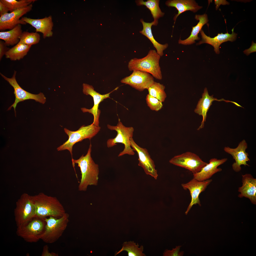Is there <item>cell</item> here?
I'll return each mask as SVG.
<instances>
[{
	"mask_svg": "<svg viewBox=\"0 0 256 256\" xmlns=\"http://www.w3.org/2000/svg\"><path fill=\"white\" fill-rule=\"evenodd\" d=\"M165 4L169 7H175L178 11V13L174 18V23L178 17L181 13L187 11L195 13L202 8L193 0H169L166 1Z\"/></svg>",
	"mask_w": 256,
	"mask_h": 256,
	"instance_id": "cell-22",
	"label": "cell"
},
{
	"mask_svg": "<svg viewBox=\"0 0 256 256\" xmlns=\"http://www.w3.org/2000/svg\"><path fill=\"white\" fill-rule=\"evenodd\" d=\"M215 101H224L227 102H230L237 105V103L233 101L226 100L223 99L218 100L213 97V95L210 96L206 88L204 90V92L202 94V97L198 101L196 108L194 110L195 112L199 115L202 116V120L201 125L197 130H199L203 128L204 126V122L206 121L207 113L212 102Z\"/></svg>",
	"mask_w": 256,
	"mask_h": 256,
	"instance_id": "cell-19",
	"label": "cell"
},
{
	"mask_svg": "<svg viewBox=\"0 0 256 256\" xmlns=\"http://www.w3.org/2000/svg\"><path fill=\"white\" fill-rule=\"evenodd\" d=\"M125 251L128 252V256H145L146 255L143 253V247L141 246L139 247L138 244L133 241L124 242L121 249L116 253L115 256L122 251Z\"/></svg>",
	"mask_w": 256,
	"mask_h": 256,
	"instance_id": "cell-28",
	"label": "cell"
},
{
	"mask_svg": "<svg viewBox=\"0 0 256 256\" xmlns=\"http://www.w3.org/2000/svg\"><path fill=\"white\" fill-rule=\"evenodd\" d=\"M83 93L86 95H89L93 98L94 105L90 109L85 108H82L81 109L83 113L88 112L93 115L94 119L92 123L96 126H99V118L101 114V110L99 109V105L103 100L107 98H110V94L114 91L117 90L118 87L116 88L110 92L105 94L102 95L96 91L93 87L91 85L84 83L82 85Z\"/></svg>",
	"mask_w": 256,
	"mask_h": 256,
	"instance_id": "cell-11",
	"label": "cell"
},
{
	"mask_svg": "<svg viewBox=\"0 0 256 256\" xmlns=\"http://www.w3.org/2000/svg\"><path fill=\"white\" fill-rule=\"evenodd\" d=\"M195 18L199 22L197 24L192 27L191 34L187 38L183 40L179 39L178 41L179 44L184 45H189L195 43L196 40H199L200 38L198 36V34L202 30L203 26L207 23L209 20L207 15L204 14L202 15L196 14Z\"/></svg>",
	"mask_w": 256,
	"mask_h": 256,
	"instance_id": "cell-23",
	"label": "cell"
},
{
	"mask_svg": "<svg viewBox=\"0 0 256 256\" xmlns=\"http://www.w3.org/2000/svg\"><path fill=\"white\" fill-rule=\"evenodd\" d=\"M181 246H176V247L173 248L172 250H166L163 254L164 256H182L184 254V251H180V249Z\"/></svg>",
	"mask_w": 256,
	"mask_h": 256,
	"instance_id": "cell-33",
	"label": "cell"
},
{
	"mask_svg": "<svg viewBox=\"0 0 256 256\" xmlns=\"http://www.w3.org/2000/svg\"><path fill=\"white\" fill-rule=\"evenodd\" d=\"M256 43H255L253 41H252V43L251 45L250 48L247 49L243 51V52L247 55H248L252 53L256 52Z\"/></svg>",
	"mask_w": 256,
	"mask_h": 256,
	"instance_id": "cell-36",
	"label": "cell"
},
{
	"mask_svg": "<svg viewBox=\"0 0 256 256\" xmlns=\"http://www.w3.org/2000/svg\"><path fill=\"white\" fill-rule=\"evenodd\" d=\"M9 11L8 8L0 0V15L1 16Z\"/></svg>",
	"mask_w": 256,
	"mask_h": 256,
	"instance_id": "cell-37",
	"label": "cell"
},
{
	"mask_svg": "<svg viewBox=\"0 0 256 256\" xmlns=\"http://www.w3.org/2000/svg\"><path fill=\"white\" fill-rule=\"evenodd\" d=\"M22 32L21 25L19 24L9 31L0 32V39L5 41L6 46H13L19 42V37Z\"/></svg>",
	"mask_w": 256,
	"mask_h": 256,
	"instance_id": "cell-25",
	"label": "cell"
},
{
	"mask_svg": "<svg viewBox=\"0 0 256 256\" xmlns=\"http://www.w3.org/2000/svg\"><path fill=\"white\" fill-rule=\"evenodd\" d=\"M233 29L234 28L232 29L231 34L228 32L225 34L218 33L216 36L213 38L207 36L201 30L200 32L201 40L197 44V45H200L204 43L210 44L214 47L215 53L219 54L220 53L219 47L222 43L228 41L233 42L236 40L237 34L233 32Z\"/></svg>",
	"mask_w": 256,
	"mask_h": 256,
	"instance_id": "cell-18",
	"label": "cell"
},
{
	"mask_svg": "<svg viewBox=\"0 0 256 256\" xmlns=\"http://www.w3.org/2000/svg\"><path fill=\"white\" fill-rule=\"evenodd\" d=\"M109 129L116 131L117 134L114 138H110L107 141V146L110 148L116 145L118 143H121L124 145V148L123 151L119 154L120 157L125 155H133L135 153L131 146L130 139L133 137L134 128L133 127H127L124 126L119 118L118 122L115 126L107 125Z\"/></svg>",
	"mask_w": 256,
	"mask_h": 256,
	"instance_id": "cell-6",
	"label": "cell"
},
{
	"mask_svg": "<svg viewBox=\"0 0 256 256\" xmlns=\"http://www.w3.org/2000/svg\"><path fill=\"white\" fill-rule=\"evenodd\" d=\"M214 2L215 4L216 5L215 8L216 10L218 9L219 6L221 5H229V2L226 0H214Z\"/></svg>",
	"mask_w": 256,
	"mask_h": 256,
	"instance_id": "cell-38",
	"label": "cell"
},
{
	"mask_svg": "<svg viewBox=\"0 0 256 256\" xmlns=\"http://www.w3.org/2000/svg\"><path fill=\"white\" fill-rule=\"evenodd\" d=\"M101 127L92 123L87 126L83 125L77 130L71 131L65 128V133L68 136V140L57 148L58 151L67 150L70 152L72 157V150L73 145L76 143L86 139L90 140L99 132Z\"/></svg>",
	"mask_w": 256,
	"mask_h": 256,
	"instance_id": "cell-5",
	"label": "cell"
},
{
	"mask_svg": "<svg viewBox=\"0 0 256 256\" xmlns=\"http://www.w3.org/2000/svg\"><path fill=\"white\" fill-rule=\"evenodd\" d=\"M41 256H58L57 253L52 252H50L49 251V247L47 245H44L43 248Z\"/></svg>",
	"mask_w": 256,
	"mask_h": 256,
	"instance_id": "cell-34",
	"label": "cell"
},
{
	"mask_svg": "<svg viewBox=\"0 0 256 256\" xmlns=\"http://www.w3.org/2000/svg\"><path fill=\"white\" fill-rule=\"evenodd\" d=\"M242 186L238 187V195L240 198L245 197L249 199L253 204L256 203V179L250 174L242 175Z\"/></svg>",
	"mask_w": 256,
	"mask_h": 256,
	"instance_id": "cell-17",
	"label": "cell"
},
{
	"mask_svg": "<svg viewBox=\"0 0 256 256\" xmlns=\"http://www.w3.org/2000/svg\"><path fill=\"white\" fill-rule=\"evenodd\" d=\"M247 146V143L243 139L239 143L235 148H232L227 146L224 148V151L231 155L235 160L232 165V167L235 172H238L241 171V166L242 165L250 166L247 163L250 161L248 157V154L246 151Z\"/></svg>",
	"mask_w": 256,
	"mask_h": 256,
	"instance_id": "cell-13",
	"label": "cell"
},
{
	"mask_svg": "<svg viewBox=\"0 0 256 256\" xmlns=\"http://www.w3.org/2000/svg\"><path fill=\"white\" fill-rule=\"evenodd\" d=\"M31 46L19 42L6 52L5 54L6 57L12 60H19L27 54Z\"/></svg>",
	"mask_w": 256,
	"mask_h": 256,
	"instance_id": "cell-26",
	"label": "cell"
},
{
	"mask_svg": "<svg viewBox=\"0 0 256 256\" xmlns=\"http://www.w3.org/2000/svg\"><path fill=\"white\" fill-rule=\"evenodd\" d=\"M32 197L36 208V217L42 219L50 216L59 218L66 213L63 206L56 197L40 192Z\"/></svg>",
	"mask_w": 256,
	"mask_h": 256,
	"instance_id": "cell-2",
	"label": "cell"
},
{
	"mask_svg": "<svg viewBox=\"0 0 256 256\" xmlns=\"http://www.w3.org/2000/svg\"><path fill=\"white\" fill-rule=\"evenodd\" d=\"M46 224L44 219L35 217L27 223L17 227L16 233L26 242H37L43 232Z\"/></svg>",
	"mask_w": 256,
	"mask_h": 256,
	"instance_id": "cell-8",
	"label": "cell"
},
{
	"mask_svg": "<svg viewBox=\"0 0 256 256\" xmlns=\"http://www.w3.org/2000/svg\"><path fill=\"white\" fill-rule=\"evenodd\" d=\"M130 143L133 151L137 153L138 157V166L143 169L146 174L150 175L155 179H157L158 176L157 170L155 169L154 161L151 158L147 150L138 146L134 141L133 137L130 139Z\"/></svg>",
	"mask_w": 256,
	"mask_h": 256,
	"instance_id": "cell-14",
	"label": "cell"
},
{
	"mask_svg": "<svg viewBox=\"0 0 256 256\" xmlns=\"http://www.w3.org/2000/svg\"><path fill=\"white\" fill-rule=\"evenodd\" d=\"M19 42L32 46L39 42L40 40V35L37 32H30L25 31L23 32L19 37Z\"/></svg>",
	"mask_w": 256,
	"mask_h": 256,
	"instance_id": "cell-31",
	"label": "cell"
},
{
	"mask_svg": "<svg viewBox=\"0 0 256 256\" xmlns=\"http://www.w3.org/2000/svg\"><path fill=\"white\" fill-rule=\"evenodd\" d=\"M91 147L90 143L85 155H83L78 159L72 160L73 166L74 167L75 164H77L80 170L81 178L78 186V190L80 191H85L88 186L97 184L99 166L95 163L91 156Z\"/></svg>",
	"mask_w": 256,
	"mask_h": 256,
	"instance_id": "cell-1",
	"label": "cell"
},
{
	"mask_svg": "<svg viewBox=\"0 0 256 256\" xmlns=\"http://www.w3.org/2000/svg\"><path fill=\"white\" fill-rule=\"evenodd\" d=\"M212 181V179H210L199 181L193 178L188 182L181 184L184 190H189L191 197V202L185 212L186 215L187 214L193 205L197 204L201 206L199 195L201 192L205 191Z\"/></svg>",
	"mask_w": 256,
	"mask_h": 256,
	"instance_id": "cell-16",
	"label": "cell"
},
{
	"mask_svg": "<svg viewBox=\"0 0 256 256\" xmlns=\"http://www.w3.org/2000/svg\"><path fill=\"white\" fill-rule=\"evenodd\" d=\"M33 6L32 4L28 6L6 13L0 17V30L1 31L12 29L19 24H26L27 23L20 18L31 10Z\"/></svg>",
	"mask_w": 256,
	"mask_h": 256,
	"instance_id": "cell-15",
	"label": "cell"
},
{
	"mask_svg": "<svg viewBox=\"0 0 256 256\" xmlns=\"http://www.w3.org/2000/svg\"><path fill=\"white\" fill-rule=\"evenodd\" d=\"M154 82L153 77L151 74L139 70L133 71L129 76L121 81V83L128 85L140 91L148 90Z\"/></svg>",
	"mask_w": 256,
	"mask_h": 256,
	"instance_id": "cell-12",
	"label": "cell"
},
{
	"mask_svg": "<svg viewBox=\"0 0 256 256\" xmlns=\"http://www.w3.org/2000/svg\"><path fill=\"white\" fill-rule=\"evenodd\" d=\"M165 88L163 85L155 82L148 89V94L157 98L161 102H163L167 97L165 91Z\"/></svg>",
	"mask_w": 256,
	"mask_h": 256,
	"instance_id": "cell-29",
	"label": "cell"
},
{
	"mask_svg": "<svg viewBox=\"0 0 256 256\" xmlns=\"http://www.w3.org/2000/svg\"><path fill=\"white\" fill-rule=\"evenodd\" d=\"M160 57L155 50H150L144 57L130 60L128 64V69L131 71L139 70L148 73L156 79L161 80L162 77L159 65Z\"/></svg>",
	"mask_w": 256,
	"mask_h": 256,
	"instance_id": "cell-3",
	"label": "cell"
},
{
	"mask_svg": "<svg viewBox=\"0 0 256 256\" xmlns=\"http://www.w3.org/2000/svg\"><path fill=\"white\" fill-rule=\"evenodd\" d=\"M21 19L35 28L36 32L41 33L44 38L52 36L53 32L52 30L53 24L51 16L40 19H34L23 17Z\"/></svg>",
	"mask_w": 256,
	"mask_h": 256,
	"instance_id": "cell-21",
	"label": "cell"
},
{
	"mask_svg": "<svg viewBox=\"0 0 256 256\" xmlns=\"http://www.w3.org/2000/svg\"><path fill=\"white\" fill-rule=\"evenodd\" d=\"M6 45L4 41H0V59L2 58L3 56L5 54L6 52L9 50L6 47Z\"/></svg>",
	"mask_w": 256,
	"mask_h": 256,
	"instance_id": "cell-35",
	"label": "cell"
},
{
	"mask_svg": "<svg viewBox=\"0 0 256 256\" xmlns=\"http://www.w3.org/2000/svg\"><path fill=\"white\" fill-rule=\"evenodd\" d=\"M159 0H147L146 1L142 0L136 1L137 5H145L150 10L154 19V21L157 25L158 23V19L164 15V13L162 12L159 7Z\"/></svg>",
	"mask_w": 256,
	"mask_h": 256,
	"instance_id": "cell-27",
	"label": "cell"
},
{
	"mask_svg": "<svg viewBox=\"0 0 256 256\" xmlns=\"http://www.w3.org/2000/svg\"><path fill=\"white\" fill-rule=\"evenodd\" d=\"M140 21L142 24L143 29L140 31V33L150 40L156 49L157 53L161 57L163 56L164 55L163 51L167 48L168 45L167 43L161 44L157 42L154 38L152 33L151 27L153 25L157 26V25L154 21L150 23H146L142 19Z\"/></svg>",
	"mask_w": 256,
	"mask_h": 256,
	"instance_id": "cell-24",
	"label": "cell"
},
{
	"mask_svg": "<svg viewBox=\"0 0 256 256\" xmlns=\"http://www.w3.org/2000/svg\"><path fill=\"white\" fill-rule=\"evenodd\" d=\"M49 217L44 219L46 224L40 239L45 243L51 244L57 241L62 236L69 221V215L65 213L59 218Z\"/></svg>",
	"mask_w": 256,
	"mask_h": 256,
	"instance_id": "cell-4",
	"label": "cell"
},
{
	"mask_svg": "<svg viewBox=\"0 0 256 256\" xmlns=\"http://www.w3.org/2000/svg\"><path fill=\"white\" fill-rule=\"evenodd\" d=\"M227 160L225 158L221 159L215 158L211 159L209 163L203 167L200 172L193 174V178L199 181L209 179L214 174L222 170L221 168L218 167L225 162Z\"/></svg>",
	"mask_w": 256,
	"mask_h": 256,
	"instance_id": "cell-20",
	"label": "cell"
},
{
	"mask_svg": "<svg viewBox=\"0 0 256 256\" xmlns=\"http://www.w3.org/2000/svg\"><path fill=\"white\" fill-rule=\"evenodd\" d=\"M169 162L189 170L193 174L200 172L207 163L203 161L197 154L190 152L176 155L170 159Z\"/></svg>",
	"mask_w": 256,
	"mask_h": 256,
	"instance_id": "cell-10",
	"label": "cell"
},
{
	"mask_svg": "<svg viewBox=\"0 0 256 256\" xmlns=\"http://www.w3.org/2000/svg\"><path fill=\"white\" fill-rule=\"evenodd\" d=\"M16 71H15L12 77L8 78L1 73L0 74L5 80L8 82L13 88L15 100L14 103L8 108V110H11L12 107L14 109L15 115H16V108L17 104L20 102L28 99H32L37 102L42 104L46 101V98L44 94L40 92L37 94H32L24 90L17 83L16 78Z\"/></svg>",
	"mask_w": 256,
	"mask_h": 256,
	"instance_id": "cell-9",
	"label": "cell"
},
{
	"mask_svg": "<svg viewBox=\"0 0 256 256\" xmlns=\"http://www.w3.org/2000/svg\"><path fill=\"white\" fill-rule=\"evenodd\" d=\"M146 101L148 106L152 110L157 111L160 110L163 107L162 102L149 94L146 96Z\"/></svg>",
	"mask_w": 256,
	"mask_h": 256,
	"instance_id": "cell-32",
	"label": "cell"
},
{
	"mask_svg": "<svg viewBox=\"0 0 256 256\" xmlns=\"http://www.w3.org/2000/svg\"><path fill=\"white\" fill-rule=\"evenodd\" d=\"M9 9L10 12L26 7L35 0H0Z\"/></svg>",
	"mask_w": 256,
	"mask_h": 256,
	"instance_id": "cell-30",
	"label": "cell"
},
{
	"mask_svg": "<svg viewBox=\"0 0 256 256\" xmlns=\"http://www.w3.org/2000/svg\"><path fill=\"white\" fill-rule=\"evenodd\" d=\"M14 214L17 227L36 217V208L32 196L26 193L21 195L16 202Z\"/></svg>",
	"mask_w": 256,
	"mask_h": 256,
	"instance_id": "cell-7",
	"label": "cell"
}]
</instances>
